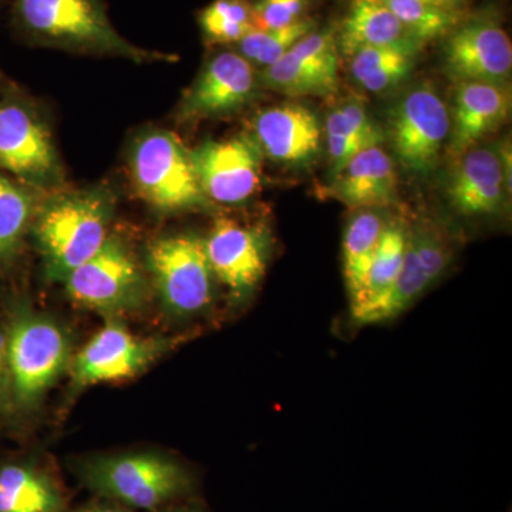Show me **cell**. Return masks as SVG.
<instances>
[{
  "label": "cell",
  "mask_w": 512,
  "mask_h": 512,
  "mask_svg": "<svg viewBox=\"0 0 512 512\" xmlns=\"http://www.w3.org/2000/svg\"><path fill=\"white\" fill-rule=\"evenodd\" d=\"M12 22L35 45L84 55L123 57L136 63L165 62L170 55L128 42L114 28L103 0H12Z\"/></svg>",
  "instance_id": "6da1fadb"
},
{
  "label": "cell",
  "mask_w": 512,
  "mask_h": 512,
  "mask_svg": "<svg viewBox=\"0 0 512 512\" xmlns=\"http://www.w3.org/2000/svg\"><path fill=\"white\" fill-rule=\"evenodd\" d=\"M113 210L109 191L90 188L56 195L37 211L33 237L49 278L63 282L100 251L109 239Z\"/></svg>",
  "instance_id": "7a4b0ae2"
},
{
  "label": "cell",
  "mask_w": 512,
  "mask_h": 512,
  "mask_svg": "<svg viewBox=\"0 0 512 512\" xmlns=\"http://www.w3.org/2000/svg\"><path fill=\"white\" fill-rule=\"evenodd\" d=\"M138 194L161 214L200 210L210 205L192 167L190 151L170 131L138 138L131 153Z\"/></svg>",
  "instance_id": "3957f363"
},
{
  "label": "cell",
  "mask_w": 512,
  "mask_h": 512,
  "mask_svg": "<svg viewBox=\"0 0 512 512\" xmlns=\"http://www.w3.org/2000/svg\"><path fill=\"white\" fill-rule=\"evenodd\" d=\"M6 330L13 403L33 406L66 369L69 338L52 319L26 309L13 316Z\"/></svg>",
  "instance_id": "277c9868"
},
{
  "label": "cell",
  "mask_w": 512,
  "mask_h": 512,
  "mask_svg": "<svg viewBox=\"0 0 512 512\" xmlns=\"http://www.w3.org/2000/svg\"><path fill=\"white\" fill-rule=\"evenodd\" d=\"M83 480L103 497L140 510H156L190 484L183 467L157 454L99 458L84 466Z\"/></svg>",
  "instance_id": "5b68a950"
},
{
  "label": "cell",
  "mask_w": 512,
  "mask_h": 512,
  "mask_svg": "<svg viewBox=\"0 0 512 512\" xmlns=\"http://www.w3.org/2000/svg\"><path fill=\"white\" fill-rule=\"evenodd\" d=\"M146 261L168 311L190 316L211 305L215 278L204 238L194 234L158 238L148 245Z\"/></svg>",
  "instance_id": "8992f818"
},
{
  "label": "cell",
  "mask_w": 512,
  "mask_h": 512,
  "mask_svg": "<svg viewBox=\"0 0 512 512\" xmlns=\"http://www.w3.org/2000/svg\"><path fill=\"white\" fill-rule=\"evenodd\" d=\"M67 295L84 308L123 313L146 301L147 279L119 238L109 237L96 255L63 281Z\"/></svg>",
  "instance_id": "52a82bcc"
},
{
  "label": "cell",
  "mask_w": 512,
  "mask_h": 512,
  "mask_svg": "<svg viewBox=\"0 0 512 512\" xmlns=\"http://www.w3.org/2000/svg\"><path fill=\"white\" fill-rule=\"evenodd\" d=\"M389 136L404 170L430 174L450 137V111L431 83L404 94L390 111Z\"/></svg>",
  "instance_id": "ba28073f"
},
{
  "label": "cell",
  "mask_w": 512,
  "mask_h": 512,
  "mask_svg": "<svg viewBox=\"0 0 512 512\" xmlns=\"http://www.w3.org/2000/svg\"><path fill=\"white\" fill-rule=\"evenodd\" d=\"M0 168L39 190H52L63 183L52 134L23 101L0 100Z\"/></svg>",
  "instance_id": "9c48e42d"
},
{
  "label": "cell",
  "mask_w": 512,
  "mask_h": 512,
  "mask_svg": "<svg viewBox=\"0 0 512 512\" xmlns=\"http://www.w3.org/2000/svg\"><path fill=\"white\" fill-rule=\"evenodd\" d=\"M190 157L202 191L211 202L242 204L258 191L264 156L249 134L205 141L190 151Z\"/></svg>",
  "instance_id": "30bf717a"
},
{
  "label": "cell",
  "mask_w": 512,
  "mask_h": 512,
  "mask_svg": "<svg viewBox=\"0 0 512 512\" xmlns=\"http://www.w3.org/2000/svg\"><path fill=\"white\" fill-rule=\"evenodd\" d=\"M444 69L460 82L507 84L512 72L510 36L495 19L458 25L444 43Z\"/></svg>",
  "instance_id": "8fae6325"
},
{
  "label": "cell",
  "mask_w": 512,
  "mask_h": 512,
  "mask_svg": "<svg viewBox=\"0 0 512 512\" xmlns=\"http://www.w3.org/2000/svg\"><path fill=\"white\" fill-rule=\"evenodd\" d=\"M261 83L289 97H329L339 90L335 30L303 37L279 62L262 69Z\"/></svg>",
  "instance_id": "7c38bea8"
},
{
  "label": "cell",
  "mask_w": 512,
  "mask_h": 512,
  "mask_svg": "<svg viewBox=\"0 0 512 512\" xmlns=\"http://www.w3.org/2000/svg\"><path fill=\"white\" fill-rule=\"evenodd\" d=\"M165 346L164 340L138 338L120 323H107L74 359V386L131 379L153 365Z\"/></svg>",
  "instance_id": "4fadbf2b"
},
{
  "label": "cell",
  "mask_w": 512,
  "mask_h": 512,
  "mask_svg": "<svg viewBox=\"0 0 512 512\" xmlns=\"http://www.w3.org/2000/svg\"><path fill=\"white\" fill-rule=\"evenodd\" d=\"M256 90L254 66L238 52H221L185 93L178 110L181 121L218 119L244 109Z\"/></svg>",
  "instance_id": "5bb4252c"
},
{
  "label": "cell",
  "mask_w": 512,
  "mask_h": 512,
  "mask_svg": "<svg viewBox=\"0 0 512 512\" xmlns=\"http://www.w3.org/2000/svg\"><path fill=\"white\" fill-rule=\"evenodd\" d=\"M205 251L214 278L235 298H245L264 278L266 241L256 228L218 218L205 239Z\"/></svg>",
  "instance_id": "9a60e30c"
},
{
  "label": "cell",
  "mask_w": 512,
  "mask_h": 512,
  "mask_svg": "<svg viewBox=\"0 0 512 512\" xmlns=\"http://www.w3.org/2000/svg\"><path fill=\"white\" fill-rule=\"evenodd\" d=\"M254 138L262 156L274 163L305 165L318 157L322 130L316 114L298 103H284L259 111Z\"/></svg>",
  "instance_id": "2e32d148"
},
{
  "label": "cell",
  "mask_w": 512,
  "mask_h": 512,
  "mask_svg": "<svg viewBox=\"0 0 512 512\" xmlns=\"http://www.w3.org/2000/svg\"><path fill=\"white\" fill-rule=\"evenodd\" d=\"M511 92L507 84L460 82L450 114L448 151L456 158L495 133L510 116Z\"/></svg>",
  "instance_id": "e0dca14e"
},
{
  "label": "cell",
  "mask_w": 512,
  "mask_h": 512,
  "mask_svg": "<svg viewBox=\"0 0 512 512\" xmlns=\"http://www.w3.org/2000/svg\"><path fill=\"white\" fill-rule=\"evenodd\" d=\"M508 190L497 151L473 147L456 157L447 181L451 205L467 217L498 214Z\"/></svg>",
  "instance_id": "ac0fdd59"
},
{
  "label": "cell",
  "mask_w": 512,
  "mask_h": 512,
  "mask_svg": "<svg viewBox=\"0 0 512 512\" xmlns=\"http://www.w3.org/2000/svg\"><path fill=\"white\" fill-rule=\"evenodd\" d=\"M323 192L353 210L393 204L397 195V174L392 158L382 144L367 147L333 177Z\"/></svg>",
  "instance_id": "d6986e66"
},
{
  "label": "cell",
  "mask_w": 512,
  "mask_h": 512,
  "mask_svg": "<svg viewBox=\"0 0 512 512\" xmlns=\"http://www.w3.org/2000/svg\"><path fill=\"white\" fill-rule=\"evenodd\" d=\"M416 42L382 0H353L339 32L343 55L352 57L370 47Z\"/></svg>",
  "instance_id": "ffe728a7"
},
{
  "label": "cell",
  "mask_w": 512,
  "mask_h": 512,
  "mask_svg": "<svg viewBox=\"0 0 512 512\" xmlns=\"http://www.w3.org/2000/svg\"><path fill=\"white\" fill-rule=\"evenodd\" d=\"M326 141L333 177L360 151L380 146L383 133L367 114L363 101L349 100L326 120Z\"/></svg>",
  "instance_id": "44dd1931"
},
{
  "label": "cell",
  "mask_w": 512,
  "mask_h": 512,
  "mask_svg": "<svg viewBox=\"0 0 512 512\" xmlns=\"http://www.w3.org/2000/svg\"><path fill=\"white\" fill-rule=\"evenodd\" d=\"M421 46L419 42H404L359 50L350 57V72L355 82L367 92H389L410 76Z\"/></svg>",
  "instance_id": "7402d4cb"
},
{
  "label": "cell",
  "mask_w": 512,
  "mask_h": 512,
  "mask_svg": "<svg viewBox=\"0 0 512 512\" xmlns=\"http://www.w3.org/2000/svg\"><path fill=\"white\" fill-rule=\"evenodd\" d=\"M386 222L379 212L365 210L355 215L346 227L343 237V274L350 306L355 305L362 295L367 272Z\"/></svg>",
  "instance_id": "603a6c76"
},
{
  "label": "cell",
  "mask_w": 512,
  "mask_h": 512,
  "mask_svg": "<svg viewBox=\"0 0 512 512\" xmlns=\"http://www.w3.org/2000/svg\"><path fill=\"white\" fill-rule=\"evenodd\" d=\"M62 497L39 471L18 464L0 468V512H60Z\"/></svg>",
  "instance_id": "cb8c5ba5"
},
{
  "label": "cell",
  "mask_w": 512,
  "mask_h": 512,
  "mask_svg": "<svg viewBox=\"0 0 512 512\" xmlns=\"http://www.w3.org/2000/svg\"><path fill=\"white\" fill-rule=\"evenodd\" d=\"M407 239H409V228L403 222H386L367 272L365 288L359 301L350 306L352 313L365 308L390 291L403 269Z\"/></svg>",
  "instance_id": "d4e9b609"
},
{
  "label": "cell",
  "mask_w": 512,
  "mask_h": 512,
  "mask_svg": "<svg viewBox=\"0 0 512 512\" xmlns=\"http://www.w3.org/2000/svg\"><path fill=\"white\" fill-rule=\"evenodd\" d=\"M35 217V201L22 184L0 173V266L18 254Z\"/></svg>",
  "instance_id": "484cf974"
},
{
  "label": "cell",
  "mask_w": 512,
  "mask_h": 512,
  "mask_svg": "<svg viewBox=\"0 0 512 512\" xmlns=\"http://www.w3.org/2000/svg\"><path fill=\"white\" fill-rule=\"evenodd\" d=\"M315 26V20L303 18L282 29H252L237 43L238 53L252 66L266 69L279 62L299 40L312 33Z\"/></svg>",
  "instance_id": "4316f807"
},
{
  "label": "cell",
  "mask_w": 512,
  "mask_h": 512,
  "mask_svg": "<svg viewBox=\"0 0 512 512\" xmlns=\"http://www.w3.org/2000/svg\"><path fill=\"white\" fill-rule=\"evenodd\" d=\"M416 42L448 35L460 25V13L430 5L424 0H382Z\"/></svg>",
  "instance_id": "83f0119b"
},
{
  "label": "cell",
  "mask_w": 512,
  "mask_h": 512,
  "mask_svg": "<svg viewBox=\"0 0 512 512\" xmlns=\"http://www.w3.org/2000/svg\"><path fill=\"white\" fill-rule=\"evenodd\" d=\"M200 26L211 43H238L254 28L248 0H214L200 13Z\"/></svg>",
  "instance_id": "f1b7e54d"
},
{
  "label": "cell",
  "mask_w": 512,
  "mask_h": 512,
  "mask_svg": "<svg viewBox=\"0 0 512 512\" xmlns=\"http://www.w3.org/2000/svg\"><path fill=\"white\" fill-rule=\"evenodd\" d=\"M309 0H255L251 3L252 22L259 30L286 28L303 19Z\"/></svg>",
  "instance_id": "f546056e"
},
{
  "label": "cell",
  "mask_w": 512,
  "mask_h": 512,
  "mask_svg": "<svg viewBox=\"0 0 512 512\" xmlns=\"http://www.w3.org/2000/svg\"><path fill=\"white\" fill-rule=\"evenodd\" d=\"M13 403L12 384L8 363V330L0 323V409H8Z\"/></svg>",
  "instance_id": "4dcf8cb0"
},
{
  "label": "cell",
  "mask_w": 512,
  "mask_h": 512,
  "mask_svg": "<svg viewBox=\"0 0 512 512\" xmlns=\"http://www.w3.org/2000/svg\"><path fill=\"white\" fill-rule=\"evenodd\" d=\"M498 157H500L501 165H503V173L505 178V184H507L508 190L511 191V146L510 143H504L501 146L500 151H497Z\"/></svg>",
  "instance_id": "1f68e13d"
},
{
  "label": "cell",
  "mask_w": 512,
  "mask_h": 512,
  "mask_svg": "<svg viewBox=\"0 0 512 512\" xmlns=\"http://www.w3.org/2000/svg\"><path fill=\"white\" fill-rule=\"evenodd\" d=\"M74 512H127L126 508L116 504H97L89 507L80 508Z\"/></svg>",
  "instance_id": "d6a6232c"
},
{
  "label": "cell",
  "mask_w": 512,
  "mask_h": 512,
  "mask_svg": "<svg viewBox=\"0 0 512 512\" xmlns=\"http://www.w3.org/2000/svg\"><path fill=\"white\" fill-rule=\"evenodd\" d=\"M424 2L430 3V5L437 6V8L447 10H457L461 0H424Z\"/></svg>",
  "instance_id": "836d02e7"
},
{
  "label": "cell",
  "mask_w": 512,
  "mask_h": 512,
  "mask_svg": "<svg viewBox=\"0 0 512 512\" xmlns=\"http://www.w3.org/2000/svg\"><path fill=\"white\" fill-rule=\"evenodd\" d=\"M173 512H192V511L181 510V511H173Z\"/></svg>",
  "instance_id": "e575fe53"
}]
</instances>
